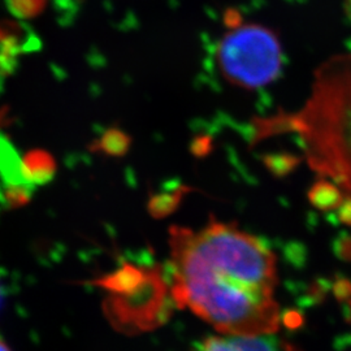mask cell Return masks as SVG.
Instances as JSON below:
<instances>
[{
	"label": "cell",
	"instance_id": "cell-1",
	"mask_svg": "<svg viewBox=\"0 0 351 351\" xmlns=\"http://www.w3.org/2000/svg\"><path fill=\"white\" fill-rule=\"evenodd\" d=\"M172 297L221 335L277 333V268L263 241L237 226L211 223L171 230Z\"/></svg>",
	"mask_w": 351,
	"mask_h": 351
},
{
	"label": "cell",
	"instance_id": "cell-2",
	"mask_svg": "<svg viewBox=\"0 0 351 351\" xmlns=\"http://www.w3.org/2000/svg\"><path fill=\"white\" fill-rule=\"evenodd\" d=\"M215 49L223 78L237 88L256 90L271 85L284 66V46L269 26L246 21L230 10Z\"/></svg>",
	"mask_w": 351,
	"mask_h": 351
},
{
	"label": "cell",
	"instance_id": "cell-3",
	"mask_svg": "<svg viewBox=\"0 0 351 351\" xmlns=\"http://www.w3.org/2000/svg\"><path fill=\"white\" fill-rule=\"evenodd\" d=\"M104 287L113 293L108 306L110 316L117 326L126 329H143L160 322L164 297L158 276L126 265L106 280Z\"/></svg>",
	"mask_w": 351,
	"mask_h": 351
},
{
	"label": "cell",
	"instance_id": "cell-4",
	"mask_svg": "<svg viewBox=\"0 0 351 351\" xmlns=\"http://www.w3.org/2000/svg\"><path fill=\"white\" fill-rule=\"evenodd\" d=\"M34 190L12 145L0 134V206L25 203Z\"/></svg>",
	"mask_w": 351,
	"mask_h": 351
},
{
	"label": "cell",
	"instance_id": "cell-5",
	"mask_svg": "<svg viewBox=\"0 0 351 351\" xmlns=\"http://www.w3.org/2000/svg\"><path fill=\"white\" fill-rule=\"evenodd\" d=\"M190 351H300L289 341L277 333L237 336L221 335L211 336L198 342Z\"/></svg>",
	"mask_w": 351,
	"mask_h": 351
},
{
	"label": "cell",
	"instance_id": "cell-6",
	"mask_svg": "<svg viewBox=\"0 0 351 351\" xmlns=\"http://www.w3.org/2000/svg\"><path fill=\"white\" fill-rule=\"evenodd\" d=\"M26 178L34 186L49 181L55 172V164L50 155L45 151L29 152L23 160Z\"/></svg>",
	"mask_w": 351,
	"mask_h": 351
},
{
	"label": "cell",
	"instance_id": "cell-7",
	"mask_svg": "<svg viewBox=\"0 0 351 351\" xmlns=\"http://www.w3.org/2000/svg\"><path fill=\"white\" fill-rule=\"evenodd\" d=\"M101 149L110 154H121L128 149V138L121 132L111 130L104 134L101 141Z\"/></svg>",
	"mask_w": 351,
	"mask_h": 351
},
{
	"label": "cell",
	"instance_id": "cell-8",
	"mask_svg": "<svg viewBox=\"0 0 351 351\" xmlns=\"http://www.w3.org/2000/svg\"><path fill=\"white\" fill-rule=\"evenodd\" d=\"M0 351H11L10 348L5 345V342L1 339H0Z\"/></svg>",
	"mask_w": 351,
	"mask_h": 351
},
{
	"label": "cell",
	"instance_id": "cell-9",
	"mask_svg": "<svg viewBox=\"0 0 351 351\" xmlns=\"http://www.w3.org/2000/svg\"><path fill=\"white\" fill-rule=\"evenodd\" d=\"M4 285H3V281H1V277H0V304H1V301H3V295H4V288H3Z\"/></svg>",
	"mask_w": 351,
	"mask_h": 351
}]
</instances>
